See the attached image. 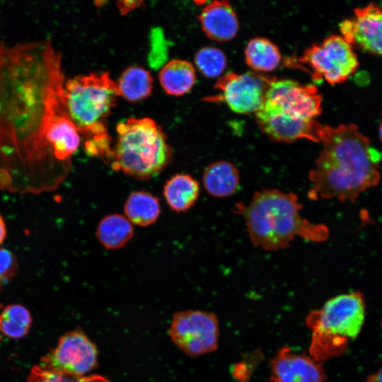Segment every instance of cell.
Instances as JSON below:
<instances>
[{
  "mask_svg": "<svg viewBox=\"0 0 382 382\" xmlns=\"http://www.w3.org/2000/svg\"><path fill=\"white\" fill-rule=\"evenodd\" d=\"M199 185L187 174H176L168 180L163 187V195L169 207L183 212L190 209L198 199Z\"/></svg>",
  "mask_w": 382,
  "mask_h": 382,
  "instance_id": "ac0fdd59",
  "label": "cell"
},
{
  "mask_svg": "<svg viewBox=\"0 0 382 382\" xmlns=\"http://www.w3.org/2000/svg\"><path fill=\"white\" fill-rule=\"evenodd\" d=\"M341 35L352 45L382 58V7L375 4L357 8L340 24Z\"/></svg>",
  "mask_w": 382,
  "mask_h": 382,
  "instance_id": "4fadbf2b",
  "label": "cell"
},
{
  "mask_svg": "<svg viewBox=\"0 0 382 382\" xmlns=\"http://www.w3.org/2000/svg\"><path fill=\"white\" fill-rule=\"evenodd\" d=\"M244 54L247 64L257 73L274 70L282 59L278 47L269 39L262 37H256L249 40Z\"/></svg>",
  "mask_w": 382,
  "mask_h": 382,
  "instance_id": "7402d4cb",
  "label": "cell"
},
{
  "mask_svg": "<svg viewBox=\"0 0 382 382\" xmlns=\"http://www.w3.org/2000/svg\"><path fill=\"white\" fill-rule=\"evenodd\" d=\"M378 133H379L380 139L382 141V120L381 121L380 125H379Z\"/></svg>",
  "mask_w": 382,
  "mask_h": 382,
  "instance_id": "4dcf8cb0",
  "label": "cell"
},
{
  "mask_svg": "<svg viewBox=\"0 0 382 382\" xmlns=\"http://www.w3.org/2000/svg\"><path fill=\"white\" fill-rule=\"evenodd\" d=\"M31 323L30 313L25 307L8 305L0 314V332L10 338H21L28 332Z\"/></svg>",
  "mask_w": 382,
  "mask_h": 382,
  "instance_id": "cb8c5ba5",
  "label": "cell"
},
{
  "mask_svg": "<svg viewBox=\"0 0 382 382\" xmlns=\"http://www.w3.org/2000/svg\"><path fill=\"white\" fill-rule=\"evenodd\" d=\"M160 83L166 93L183 96L188 93L195 82V70L192 64L183 59H173L161 69Z\"/></svg>",
  "mask_w": 382,
  "mask_h": 382,
  "instance_id": "d6986e66",
  "label": "cell"
},
{
  "mask_svg": "<svg viewBox=\"0 0 382 382\" xmlns=\"http://www.w3.org/2000/svg\"><path fill=\"white\" fill-rule=\"evenodd\" d=\"M141 3V1H120L117 2V7L122 14H127L140 6Z\"/></svg>",
  "mask_w": 382,
  "mask_h": 382,
  "instance_id": "83f0119b",
  "label": "cell"
},
{
  "mask_svg": "<svg viewBox=\"0 0 382 382\" xmlns=\"http://www.w3.org/2000/svg\"><path fill=\"white\" fill-rule=\"evenodd\" d=\"M255 120L261 131L272 141L293 142L306 139L321 142L324 125L316 119H303L263 104L255 113Z\"/></svg>",
  "mask_w": 382,
  "mask_h": 382,
  "instance_id": "7c38bea8",
  "label": "cell"
},
{
  "mask_svg": "<svg viewBox=\"0 0 382 382\" xmlns=\"http://www.w3.org/2000/svg\"><path fill=\"white\" fill-rule=\"evenodd\" d=\"M264 104L303 119H316L322 112V96L317 87L289 79L272 81Z\"/></svg>",
  "mask_w": 382,
  "mask_h": 382,
  "instance_id": "8fae6325",
  "label": "cell"
},
{
  "mask_svg": "<svg viewBox=\"0 0 382 382\" xmlns=\"http://www.w3.org/2000/svg\"><path fill=\"white\" fill-rule=\"evenodd\" d=\"M173 342L185 353L199 356L217 347L219 322L216 316L201 311H186L175 313L169 329Z\"/></svg>",
  "mask_w": 382,
  "mask_h": 382,
  "instance_id": "9c48e42d",
  "label": "cell"
},
{
  "mask_svg": "<svg viewBox=\"0 0 382 382\" xmlns=\"http://www.w3.org/2000/svg\"><path fill=\"white\" fill-rule=\"evenodd\" d=\"M115 82L119 96L132 103L147 98L152 91L150 72L138 66L126 69Z\"/></svg>",
  "mask_w": 382,
  "mask_h": 382,
  "instance_id": "603a6c76",
  "label": "cell"
},
{
  "mask_svg": "<svg viewBox=\"0 0 382 382\" xmlns=\"http://www.w3.org/2000/svg\"><path fill=\"white\" fill-rule=\"evenodd\" d=\"M202 182L210 195L218 198L227 197L237 191L241 182L240 173L232 163L217 161L205 168Z\"/></svg>",
  "mask_w": 382,
  "mask_h": 382,
  "instance_id": "e0dca14e",
  "label": "cell"
},
{
  "mask_svg": "<svg viewBox=\"0 0 382 382\" xmlns=\"http://www.w3.org/2000/svg\"><path fill=\"white\" fill-rule=\"evenodd\" d=\"M299 62L310 68L314 81L324 79L332 85L346 81L359 65L352 45L337 35H331L307 47Z\"/></svg>",
  "mask_w": 382,
  "mask_h": 382,
  "instance_id": "52a82bcc",
  "label": "cell"
},
{
  "mask_svg": "<svg viewBox=\"0 0 382 382\" xmlns=\"http://www.w3.org/2000/svg\"><path fill=\"white\" fill-rule=\"evenodd\" d=\"M366 304L359 291L340 294L327 301L306 318L311 332L309 354L323 362L345 352L348 342L360 333L365 320Z\"/></svg>",
  "mask_w": 382,
  "mask_h": 382,
  "instance_id": "5b68a950",
  "label": "cell"
},
{
  "mask_svg": "<svg viewBox=\"0 0 382 382\" xmlns=\"http://www.w3.org/2000/svg\"><path fill=\"white\" fill-rule=\"evenodd\" d=\"M27 382H110L100 375L74 376L46 369L40 365L30 371Z\"/></svg>",
  "mask_w": 382,
  "mask_h": 382,
  "instance_id": "484cf974",
  "label": "cell"
},
{
  "mask_svg": "<svg viewBox=\"0 0 382 382\" xmlns=\"http://www.w3.org/2000/svg\"><path fill=\"white\" fill-rule=\"evenodd\" d=\"M364 382H382V367L375 373L368 376Z\"/></svg>",
  "mask_w": 382,
  "mask_h": 382,
  "instance_id": "f1b7e54d",
  "label": "cell"
},
{
  "mask_svg": "<svg viewBox=\"0 0 382 382\" xmlns=\"http://www.w3.org/2000/svg\"><path fill=\"white\" fill-rule=\"evenodd\" d=\"M18 260L8 249L0 248V286L11 282L18 271Z\"/></svg>",
  "mask_w": 382,
  "mask_h": 382,
  "instance_id": "4316f807",
  "label": "cell"
},
{
  "mask_svg": "<svg viewBox=\"0 0 382 382\" xmlns=\"http://www.w3.org/2000/svg\"><path fill=\"white\" fill-rule=\"evenodd\" d=\"M323 149L309 171L308 198L354 202L380 180L381 154L353 124L324 125Z\"/></svg>",
  "mask_w": 382,
  "mask_h": 382,
  "instance_id": "7a4b0ae2",
  "label": "cell"
},
{
  "mask_svg": "<svg viewBox=\"0 0 382 382\" xmlns=\"http://www.w3.org/2000/svg\"><path fill=\"white\" fill-rule=\"evenodd\" d=\"M124 212L132 224L140 226L151 225L160 215L159 199L146 191L133 192L125 202Z\"/></svg>",
  "mask_w": 382,
  "mask_h": 382,
  "instance_id": "44dd1931",
  "label": "cell"
},
{
  "mask_svg": "<svg viewBox=\"0 0 382 382\" xmlns=\"http://www.w3.org/2000/svg\"><path fill=\"white\" fill-rule=\"evenodd\" d=\"M98 362L95 345L80 330L62 335L57 345L41 359L40 366L56 372L84 376Z\"/></svg>",
  "mask_w": 382,
  "mask_h": 382,
  "instance_id": "30bf717a",
  "label": "cell"
},
{
  "mask_svg": "<svg viewBox=\"0 0 382 382\" xmlns=\"http://www.w3.org/2000/svg\"><path fill=\"white\" fill-rule=\"evenodd\" d=\"M6 226L5 221L0 214V245L4 241L6 238Z\"/></svg>",
  "mask_w": 382,
  "mask_h": 382,
  "instance_id": "f546056e",
  "label": "cell"
},
{
  "mask_svg": "<svg viewBox=\"0 0 382 382\" xmlns=\"http://www.w3.org/2000/svg\"><path fill=\"white\" fill-rule=\"evenodd\" d=\"M119 96L116 82L108 73L79 75L64 82L63 101L66 114L86 137L91 155L111 156L106 119Z\"/></svg>",
  "mask_w": 382,
  "mask_h": 382,
  "instance_id": "277c9868",
  "label": "cell"
},
{
  "mask_svg": "<svg viewBox=\"0 0 382 382\" xmlns=\"http://www.w3.org/2000/svg\"><path fill=\"white\" fill-rule=\"evenodd\" d=\"M271 382H325L322 363L284 347L270 361Z\"/></svg>",
  "mask_w": 382,
  "mask_h": 382,
  "instance_id": "5bb4252c",
  "label": "cell"
},
{
  "mask_svg": "<svg viewBox=\"0 0 382 382\" xmlns=\"http://www.w3.org/2000/svg\"><path fill=\"white\" fill-rule=\"evenodd\" d=\"M195 63L204 76L212 79L223 73L227 61L222 50L217 47L206 46L196 53Z\"/></svg>",
  "mask_w": 382,
  "mask_h": 382,
  "instance_id": "d4e9b609",
  "label": "cell"
},
{
  "mask_svg": "<svg viewBox=\"0 0 382 382\" xmlns=\"http://www.w3.org/2000/svg\"><path fill=\"white\" fill-rule=\"evenodd\" d=\"M45 138L58 163L68 170L69 161L80 143L79 132L66 110L56 114L50 120Z\"/></svg>",
  "mask_w": 382,
  "mask_h": 382,
  "instance_id": "2e32d148",
  "label": "cell"
},
{
  "mask_svg": "<svg viewBox=\"0 0 382 382\" xmlns=\"http://www.w3.org/2000/svg\"><path fill=\"white\" fill-rule=\"evenodd\" d=\"M62 57L49 40L0 42V190L40 194L54 190L66 169L45 134L65 110Z\"/></svg>",
  "mask_w": 382,
  "mask_h": 382,
  "instance_id": "6da1fadb",
  "label": "cell"
},
{
  "mask_svg": "<svg viewBox=\"0 0 382 382\" xmlns=\"http://www.w3.org/2000/svg\"><path fill=\"white\" fill-rule=\"evenodd\" d=\"M275 79L255 71L228 72L215 83L214 88L220 93L208 100L224 101L236 113H255L264 104L267 92Z\"/></svg>",
  "mask_w": 382,
  "mask_h": 382,
  "instance_id": "ba28073f",
  "label": "cell"
},
{
  "mask_svg": "<svg viewBox=\"0 0 382 382\" xmlns=\"http://www.w3.org/2000/svg\"><path fill=\"white\" fill-rule=\"evenodd\" d=\"M381 328H382V322H381Z\"/></svg>",
  "mask_w": 382,
  "mask_h": 382,
  "instance_id": "1f68e13d",
  "label": "cell"
},
{
  "mask_svg": "<svg viewBox=\"0 0 382 382\" xmlns=\"http://www.w3.org/2000/svg\"><path fill=\"white\" fill-rule=\"evenodd\" d=\"M112 150V168L139 180L160 173L171 158V149L161 128L149 117H130L117 126Z\"/></svg>",
  "mask_w": 382,
  "mask_h": 382,
  "instance_id": "8992f818",
  "label": "cell"
},
{
  "mask_svg": "<svg viewBox=\"0 0 382 382\" xmlns=\"http://www.w3.org/2000/svg\"><path fill=\"white\" fill-rule=\"evenodd\" d=\"M132 224L126 216L111 214L104 216L98 223L96 236L102 245L108 250L125 246L132 238Z\"/></svg>",
  "mask_w": 382,
  "mask_h": 382,
  "instance_id": "ffe728a7",
  "label": "cell"
},
{
  "mask_svg": "<svg viewBox=\"0 0 382 382\" xmlns=\"http://www.w3.org/2000/svg\"><path fill=\"white\" fill-rule=\"evenodd\" d=\"M297 195L275 188L255 191L248 203L237 202L233 212L245 222L253 245L267 251L289 246L296 238L320 243L329 236L328 227L301 215Z\"/></svg>",
  "mask_w": 382,
  "mask_h": 382,
  "instance_id": "3957f363",
  "label": "cell"
},
{
  "mask_svg": "<svg viewBox=\"0 0 382 382\" xmlns=\"http://www.w3.org/2000/svg\"><path fill=\"white\" fill-rule=\"evenodd\" d=\"M204 33L217 42L232 40L239 29L235 10L228 1H214L205 5L199 15Z\"/></svg>",
  "mask_w": 382,
  "mask_h": 382,
  "instance_id": "9a60e30c",
  "label": "cell"
}]
</instances>
